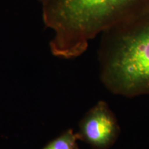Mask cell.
<instances>
[{"mask_svg":"<svg viewBox=\"0 0 149 149\" xmlns=\"http://www.w3.org/2000/svg\"><path fill=\"white\" fill-rule=\"evenodd\" d=\"M78 127V140L84 141L91 149H110L121 133L117 117L103 100L97 102L85 113Z\"/></svg>","mask_w":149,"mask_h":149,"instance_id":"cell-3","label":"cell"},{"mask_svg":"<svg viewBox=\"0 0 149 149\" xmlns=\"http://www.w3.org/2000/svg\"><path fill=\"white\" fill-rule=\"evenodd\" d=\"M77 141V134L70 128L49 141L42 149H80Z\"/></svg>","mask_w":149,"mask_h":149,"instance_id":"cell-4","label":"cell"},{"mask_svg":"<svg viewBox=\"0 0 149 149\" xmlns=\"http://www.w3.org/2000/svg\"><path fill=\"white\" fill-rule=\"evenodd\" d=\"M98 61L100 79L113 94H149V10L102 33Z\"/></svg>","mask_w":149,"mask_h":149,"instance_id":"cell-2","label":"cell"},{"mask_svg":"<svg viewBox=\"0 0 149 149\" xmlns=\"http://www.w3.org/2000/svg\"><path fill=\"white\" fill-rule=\"evenodd\" d=\"M53 55L73 59L107 30L149 10V0H39Z\"/></svg>","mask_w":149,"mask_h":149,"instance_id":"cell-1","label":"cell"}]
</instances>
